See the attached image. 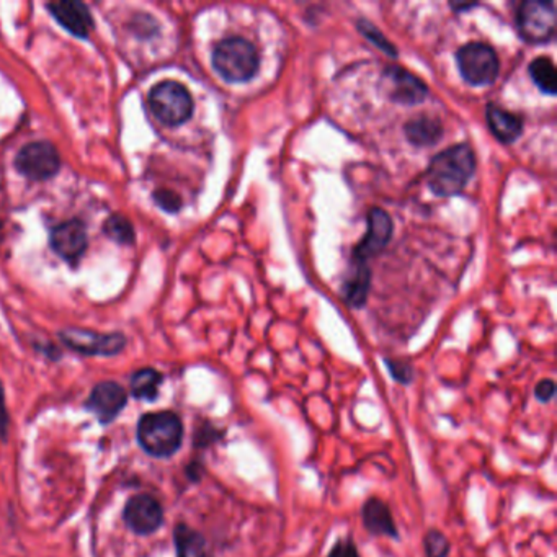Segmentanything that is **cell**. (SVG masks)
<instances>
[{
    "label": "cell",
    "mask_w": 557,
    "mask_h": 557,
    "mask_svg": "<svg viewBox=\"0 0 557 557\" xmlns=\"http://www.w3.org/2000/svg\"><path fill=\"white\" fill-rule=\"evenodd\" d=\"M474 171L476 155L469 144L448 147L430 161L427 185L437 197H455L463 191Z\"/></svg>",
    "instance_id": "obj_1"
},
{
    "label": "cell",
    "mask_w": 557,
    "mask_h": 557,
    "mask_svg": "<svg viewBox=\"0 0 557 557\" xmlns=\"http://www.w3.org/2000/svg\"><path fill=\"white\" fill-rule=\"evenodd\" d=\"M183 422L172 411L147 412L136 427L137 443L146 455L165 460L183 445Z\"/></svg>",
    "instance_id": "obj_2"
},
{
    "label": "cell",
    "mask_w": 557,
    "mask_h": 557,
    "mask_svg": "<svg viewBox=\"0 0 557 557\" xmlns=\"http://www.w3.org/2000/svg\"><path fill=\"white\" fill-rule=\"evenodd\" d=\"M211 60L216 72L227 82H247L257 74L260 64L255 46L240 36L216 44Z\"/></svg>",
    "instance_id": "obj_3"
},
{
    "label": "cell",
    "mask_w": 557,
    "mask_h": 557,
    "mask_svg": "<svg viewBox=\"0 0 557 557\" xmlns=\"http://www.w3.org/2000/svg\"><path fill=\"white\" fill-rule=\"evenodd\" d=\"M149 107L155 118L167 126H181L193 115V98L187 87L175 80H163L153 87Z\"/></svg>",
    "instance_id": "obj_4"
},
{
    "label": "cell",
    "mask_w": 557,
    "mask_h": 557,
    "mask_svg": "<svg viewBox=\"0 0 557 557\" xmlns=\"http://www.w3.org/2000/svg\"><path fill=\"white\" fill-rule=\"evenodd\" d=\"M516 28L526 43H548L556 32V5L552 2L526 0L516 12Z\"/></svg>",
    "instance_id": "obj_5"
},
{
    "label": "cell",
    "mask_w": 557,
    "mask_h": 557,
    "mask_svg": "<svg viewBox=\"0 0 557 557\" xmlns=\"http://www.w3.org/2000/svg\"><path fill=\"white\" fill-rule=\"evenodd\" d=\"M456 60L464 80L471 86H489L497 79L500 62L489 44H464L456 52Z\"/></svg>",
    "instance_id": "obj_6"
},
{
    "label": "cell",
    "mask_w": 557,
    "mask_h": 557,
    "mask_svg": "<svg viewBox=\"0 0 557 557\" xmlns=\"http://www.w3.org/2000/svg\"><path fill=\"white\" fill-rule=\"evenodd\" d=\"M60 339L69 350L84 357H115L126 347V337L120 332L100 334L78 327L60 330Z\"/></svg>",
    "instance_id": "obj_7"
},
{
    "label": "cell",
    "mask_w": 557,
    "mask_h": 557,
    "mask_svg": "<svg viewBox=\"0 0 557 557\" xmlns=\"http://www.w3.org/2000/svg\"><path fill=\"white\" fill-rule=\"evenodd\" d=\"M15 169L28 181H50L60 172V155L48 141L30 143L15 157Z\"/></svg>",
    "instance_id": "obj_8"
},
{
    "label": "cell",
    "mask_w": 557,
    "mask_h": 557,
    "mask_svg": "<svg viewBox=\"0 0 557 557\" xmlns=\"http://www.w3.org/2000/svg\"><path fill=\"white\" fill-rule=\"evenodd\" d=\"M123 520L137 536L154 534L163 525V508L157 498L149 494H136L128 498Z\"/></svg>",
    "instance_id": "obj_9"
},
{
    "label": "cell",
    "mask_w": 557,
    "mask_h": 557,
    "mask_svg": "<svg viewBox=\"0 0 557 557\" xmlns=\"http://www.w3.org/2000/svg\"><path fill=\"white\" fill-rule=\"evenodd\" d=\"M126 404L128 393L125 387L115 381H102L92 387L84 405L102 425H110L120 417Z\"/></svg>",
    "instance_id": "obj_10"
},
{
    "label": "cell",
    "mask_w": 557,
    "mask_h": 557,
    "mask_svg": "<svg viewBox=\"0 0 557 557\" xmlns=\"http://www.w3.org/2000/svg\"><path fill=\"white\" fill-rule=\"evenodd\" d=\"M393 221L381 208H373L368 215V231L360 244L357 246L353 258L358 264H367V260L377 255L386 249L393 236Z\"/></svg>",
    "instance_id": "obj_11"
},
{
    "label": "cell",
    "mask_w": 557,
    "mask_h": 557,
    "mask_svg": "<svg viewBox=\"0 0 557 557\" xmlns=\"http://www.w3.org/2000/svg\"><path fill=\"white\" fill-rule=\"evenodd\" d=\"M51 249L66 262H78L86 254L88 246L86 224L79 219H70L58 224L50 236Z\"/></svg>",
    "instance_id": "obj_12"
},
{
    "label": "cell",
    "mask_w": 557,
    "mask_h": 557,
    "mask_svg": "<svg viewBox=\"0 0 557 557\" xmlns=\"http://www.w3.org/2000/svg\"><path fill=\"white\" fill-rule=\"evenodd\" d=\"M46 7L50 10L52 18L72 36L86 40L88 34L92 33L95 22L86 4L66 0V2L48 4Z\"/></svg>",
    "instance_id": "obj_13"
},
{
    "label": "cell",
    "mask_w": 557,
    "mask_h": 557,
    "mask_svg": "<svg viewBox=\"0 0 557 557\" xmlns=\"http://www.w3.org/2000/svg\"><path fill=\"white\" fill-rule=\"evenodd\" d=\"M385 79L391 84L389 97L403 105H417L427 97V86L421 79L415 78L407 69L401 66H389L385 69Z\"/></svg>",
    "instance_id": "obj_14"
},
{
    "label": "cell",
    "mask_w": 557,
    "mask_h": 557,
    "mask_svg": "<svg viewBox=\"0 0 557 557\" xmlns=\"http://www.w3.org/2000/svg\"><path fill=\"white\" fill-rule=\"evenodd\" d=\"M361 522L371 534L399 538L391 508L381 498L371 497L361 506Z\"/></svg>",
    "instance_id": "obj_15"
},
{
    "label": "cell",
    "mask_w": 557,
    "mask_h": 557,
    "mask_svg": "<svg viewBox=\"0 0 557 557\" xmlns=\"http://www.w3.org/2000/svg\"><path fill=\"white\" fill-rule=\"evenodd\" d=\"M486 118L489 125L492 135L497 137L500 143L504 144H512L516 141L522 131H524V121L520 116H516L514 113L506 112L504 108H500L494 103L487 105L486 110Z\"/></svg>",
    "instance_id": "obj_16"
},
{
    "label": "cell",
    "mask_w": 557,
    "mask_h": 557,
    "mask_svg": "<svg viewBox=\"0 0 557 557\" xmlns=\"http://www.w3.org/2000/svg\"><path fill=\"white\" fill-rule=\"evenodd\" d=\"M173 543L177 557H213L205 536L187 524L175 526Z\"/></svg>",
    "instance_id": "obj_17"
},
{
    "label": "cell",
    "mask_w": 557,
    "mask_h": 557,
    "mask_svg": "<svg viewBox=\"0 0 557 557\" xmlns=\"http://www.w3.org/2000/svg\"><path fill=\"white\" fill-rule=\"evenodd\" d=\"M369 284H371V272H369L368 265L355 262L352 274L343 283V300L352 308L365 306Z\"/></svg>",
    "instance_id": "obj_18"
},
{
    "label": "cell",
    "mask_w": 557,
    "mask_h": 557,
    "mask_svg": "<svg viewBox=\"0 0 557 557\" xmlns=\"http://www.w3.org/2000/svg\"><path fill=\"white\" fill-rule=\"evenodd\" d=\"M443 136V126L437 118L421 116L405 125V137L413 146H435Z\"/></svg>",
    "instance_id": "obj_19"
},
{
    "label": "cell",
    "mask_w": 557,
    "mask_h": 557,
    "mask_svg": "<svg viewBox=\"0 0 557 557\" xmlns=\"http://www.w3.org/2000/svg\"><path fill=\"white\" fill-rule=\"evenodd\" d=\"M163 376L161 371L154 368H141L133 373L129 386H131V395L137 401H146V403H154L159 397V389L162 385Z\"/></svg>",
    "instance_id": "obj_20"
},
{
    "label": "cell",
    "mask_w": 557,
    "mask_h": 557,
    "mask_svg": "<svg viewBox=\"0 0 557 557\" xmlns=\"http://www.w3.org/2000/svg\"><path fill=\"white\" fill-rule=\"evenodd\" d=\"M530 76H532L533 82L536 84V87L540 88L543 94H556V68H554V62L549 60V58L541 56V58H536V60H533L532 64H530Z\"/></svg>",
    "instance_id": "obj_21"
},
{
    "label": "cell",
    "mask_w": 557,
    "mask_h": 557,
    "mask_svg": "<svg viewBox=\"0 0 557 557\" xmlns=\"http://www.w3.org/2000/svg\"><path fill=\"white\" fill-rule=\"evenodd\" d=\"M103 234L120 246H133L136 240V232L126 216L112 215L102 227Z\"/></svg>",
    "instance_id": "obj_22"
},
{
    "label": "cell",
    "mask_w": 557,
    "mask_h": 557,
    "mask_svg": "<svg viewBox=\"0 0 557 557\" xmlns=\"http://www.w3.org/2000/svg\"><path fill=\"white\" fill-rule=\"evenodd\" d=\"M423 549H425V557H448L451 551V544L443 533L430 530L423 536Z\"/></svg>",
    "instance_id": "obj_23"
},
{
    "label": "cell",
    "mask_w": 557,
    "mask_h": 557,
    "mask_svg": "<svg viewBox=\"0 0 557 557\" xmlns=\"http://www.w3.org/2000/svg\"><path fill=\"white\" fill-rule=\"evenodd\" d=\"M358 32H360L367 40L379 48L381 51L386 52L389 56H395V44L387 42L386 36L377 30L376 26L371 25L367 20H358Z\"/></svg>",
    "instance_id": "obj_24"
},
{
    "label": "cell",
    "mask_w": 557,
    "mask_h": 557,
    "mask_svg": "<svg viewBox=\"0 0 557 557\" xmlns=\"http://www.w3.org/2000/svg\"><path fill=\"white\" fill-rule=\"evenodd\" d=\"M153 200H154L155 205L163 209L165 213H179L181 206H183L181 198L175 191H172V190H155L154 193H153Z\"/></svg>",
    "instance_id": "obj_25"
},
{
    "label": "cell",
    "mask_w": 557,
    "mask_h": 557,
    "mask_svg": "<svg viewBox=\"0 0 557 557\" xmlns=\"http://www.w3.org/2000/svg\"><path fill=\"white\" fill-rule=\"evenodd\" d=\"M387 369L391 373V376L397 383L401 385H411L412 379H413V369H412L409 363H404V361L393 360V358H386Z\"/></svg>",
    "instance_id": "obj_26"
},
{
    "label": "cell",
    "mask_w": 557,
    "mask_h": 557,
    "mask_svg": "<svg viewBox=\"0 0 557 557\" xmlns=\"http://www.w3.org/2000/svg\"><path fill=\"white\" fill-rule=\"evenodd\" d=\"M327 557H360V552L350 538H340L329 551Z\"/></svg>",
    "instance_id": "obj_27"
},
{
    "label": "cell",
    "mask_w": 557,
    "mask_h": 557,
    "mask_svg": "<svg viewBox=\"0 0 557 557\" xmlns=\"http://www.w3.org/2000/svg\"><path fill=\"white\" fill-rule=\"evenodd\" d=\"M534 395L540 403H551L556 395V383L552 379H543L534 387Z\"/></svg>",
    "instance_id": "obj_28"
},
{
    "label": "cell",
    "mask_w": 557,
    "mask_h": 557,
    "mask_svg": "<svg viewBox=\"0 0 557 557\" xmlns=\"http://www.w3.org/2000/svg\"><path fill=\"white\" fill-rule=\"evenodd\" d=\"M7 430H9V413L5 405V395L4 387L0 386V438L7 440Z\"/></svg>",
    "instance_id": "obj_29"
}]
</instances>
